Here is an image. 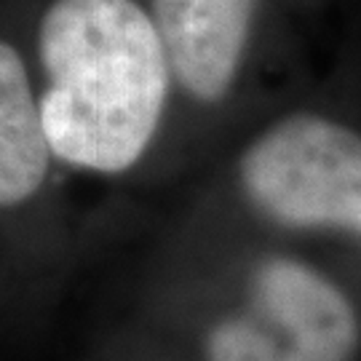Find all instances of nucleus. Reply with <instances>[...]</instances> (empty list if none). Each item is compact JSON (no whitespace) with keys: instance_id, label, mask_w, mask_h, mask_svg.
I'll return each mask as SVG.
<instances>
[{"instance_id":"nucleus-5","label":"nucleus","mask_w":361,"mask_h":361,"mask_svg":"<svg viewBox=\"0 0 361 361\" xmlns=\"http://www.w3.org/2000/svg\"><path fill=\"white\" fill-rule=\"evenodd\" d=\"M54 150L25 54L0 38V209L27 204L49 180Z\"/></svg>"},{"instance_id":"nucleus-2","label":"nucleus","mask_w":361,"mask_h":361,"mask_svg":"<svg viewBox=\"0 0 361 361\" xmlns=\"http://www.w3.org/2000/svg\"><path fill=\"white\" fill-rule=\"evenodd\" d=\"M225 219L308 249L361 286V116L295 97L246 129L222 171Z\"/></svg>"},{"instance_id":"nucleus-4","label":"nucleus","mask_w":361,"mask_h":361,"mask_svg":"<svg viewBox=\"0 0 361 361\" xmlns=\"http://www.w3.org/2000/svg\"><path fill=\"white\" fill-rule=\"evenodd\" d=\"M166 51L180 116L231 118L257 89L281 0H145Z\"/></svg>"},{"instance_id":"nucleus-1","label":"nucleus","mask_w":361,"mask_h":361,"mask_svg":"<svg viewBox=\"0 0 361 361\" xmlns=\"http://www.w3.org/2000/svg\"><path fill=\"white\" fill-rule=\"evenodd\" d=\"M35 51L40 118L56 161L126 177L166 142L180 102L145 0H49Z\"/></svg>"},{"instance_id":"nucleus-7","label":"nucleus","mask_w":361,"mask_h":361,"mask_svg":"<svg viewBox=\"0 0 361 361\" xmlns=\"http://www.w3.org/2000/svg\"><path fill=\"white\" fill-rule=\"evenodd\" d=\"M281 3H289L292 8H310V6H319L324 0H281Z\"/></svg>"},{"instance_id":"nucleus-3","label":"nucleus","mask_w":361,"mask_h":361,"mask_svg":"<svg viewBox=\"0 0 361 361\" xmlns=\"http://www.w3.org/2000/svg\"><path fill=\"white\" fill-rule=\"evenodd\" d=\"M217 292L310 361H361V286L308 249L235 225Z\"/></svg>"},{"instance_id":"nucleus-6","label":"nucleus","mask_w":361,"mask_h":361,"mask_svg":"<svg viewBox=\"0 0 361 361\" xmlns=\"http://www.w3.org/2000/svg\"><path fill=\"white\" fill-rule=\"evenodd\" d=\"M198 350L204 361H310L276 329L219 292L198 313Z\"/></svg>"}]
</instances>
